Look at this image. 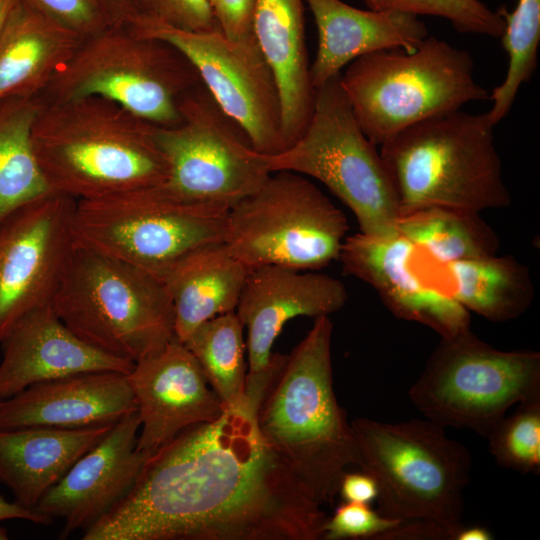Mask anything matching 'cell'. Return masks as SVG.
Segmentation results:
<instances>
[{"instance_id":"cell-1","label":"cell","mask_w":540,"mask_h":540,"mask_svg":"<svg viewBox=\"0 0 540 540\" xmlns=\"http://www.w3.org/2000/svg\"><path fill=\"white\" fill-rule=\"evenodd\" d=\"M249 403L189 427L146 460L83 540H319L321 504L269 447Z\"/></svg>"},{"instance_id":"cell-2","label":"cell","mask_w":540,"mask_h":540,"mask_svg":"<svg viewBox=\"0 0 540 540\" xmlns=\"http://www.w3.org/2000/svg\"><path fill=\"white\" fill-rule=\"evenodd\" d=\"M32 145L50 191L76 201L162 185L169 176L154 125L102 97L44 100Z\"/></svg>"},{"instance_id":"cell-3","label":"cell","mask_w":540,"mask_h":540,"mask_svg":"<svg viewBox=\"0 0 540 540\" xmlns=\"http://www.w3.org/2000/svg\"><path fill=\"white\" fill-rule=\"evenodd\" d=\"M332 331L329 316L315 318L255 413L265 442L321 505L334 501L347 468L357 466L351 424L333 388Z\"/></svg>"},{"instance_id":"cell-4","label":"cell","mask_w":540,"mask_h":540,"mask_svg":"<svg viewBox=\"0 0 540 540\" xmlns=\"http://www.w3.org/2000/svg\"><path fill=\"white\" fill-rule=\"evenodd\" d=\"M487 112L461 109L415 123L381 145L400 215L449 207L474 212L511 204Z\"/></svg>"},{"instance_id":"cell-5","label":"cell","mask_w":540,"mask_h":540,"mask_svg":"<svg viewBox=\"0 0 540 540\" xmlns=\"http://www.w3.org/2000/svg\"><path fill=\"white\" fill-rule=\"evenodd\" d=\"M51 306L82 340L133 363L175 338L172 301L158 276L77 244Z\"/></svg>"},{"instance_id":"cell-6","label":"cell","mask_w":540,"mask_h":540,"mask_svg":"<svg viewBox=\"0 0 540 540\" xmlns=\"http://www.w3.org/2000/svg\"><path fill=\"white\" fill-rule=\"evenodd\" d=\"M340 84L361 130L380 146L415 123L490 98L475 79L469 52L429 35L413 51L355 59Z\"/></svg>"},{"instance_id":"cell-7","label":"cell","mask_w":540,"mask_h":540,"mask_svg":"<svg viewBox=\"0 0 540 540\" xmlns=\"http://www.w3.org/2000/svg\"><path fill=\"white\" fill-rule=\"evenodd\" d=\"M357 466L375 480L378 512L399 521L432 520L460 527L472 456L429 419L350 422Z\"/></svg>"},{"instance_id":"cell-8","label":"cell","mask_w":540,"mask_h":540,"mask_svg":"<svg viewBox=\"0 0 540 540\" xmlns=\"http://www.w3.org/2000/svg\"><path fill=\"white\" fill-rule=\"evenodd\" d=\"M265 159L271 172H295L324 184L352 211L360 233L380 238L399 235L393 178L376 145L358 125L340 74L315 89L312 115L302 135Z\"/></svg>"},{"instance_id":"cell-9","label":"cell","mask_w":540,"mask_h":540,"mask_svg":"<svg viewBox=\"0 0 540 540\" xmlns=\"http://www.w3.org/2000/svg\"><path fill=\"white\" fill-rule=\"evenodd\" d=\"M200 83L197 70L176 47L113 25L82 41L42 97H102L152 125L172 126L180 120L183 97Z\"/></svg>"},{"instance_id":"cell-10","label":"cell","mask_w":540,"mask_h":540,"mask_svg":"<svg viewBox=\"0 0 540 540\" xmlns=\"http://www.w3.org/2000/svg\"><path fill=\"white\" fill-rule=\"evenodd\" d=\"M229 208L183 199L163 184L78 200L74 242L159 277L188 252L223 242Z\"/></svg>"},{"instance_id":"cell-11","label":"cell","mask_w":540,"mask_h":540,"mask_svg":"<svg viewBox=\"0 0 540 540\" xmlns=\"http://www.w3.org/2000/svg\"><path fill=\"white\" fill-rule=\"evenodd\" d=\"M348 228L343 211L313 182L277 171L229 208L223 243L249 270L314 271L338 260Z\"/></svg>"},{"instance_id":"cell-12","label":"cell","mask_w":540,"mask_h":540,"mask_svg":"<svg viewBox=\"0 0 540 540\" xmlns=\"http://www.w3.org/2000/svg\"><path fill=\"white\" fill-rule=\"evenodd\" d=\"M408 396L426 419L487 438L509 408L540 397V353L498 350L470 329L441 338Z\"/></svg>"},{"instance_id":"cell-13","label":"cell","mask_w":540,"mask_h":540,"mask_svg":"<svg viewBox=\"0 0 540 540\" xmlns=\"http://www.w3.org/2000/svg\"><path fill=\"white\" fill-rule=\"evenodd\" d=\"M154 136L170 168L163 185L189 201L231 207L272 173L265 155L252 147L203 83L183 97L179 122L154 125Z\"/></svg>"},{"instance_id":"cell-14","label":"cell","mask_w":540,"mask_h":540,"mask_svg":"<svg viewBox=\"0 0 540 540\" xmlns=\"http://www.w3.org/2000/svg\"><path fill=\"white\" fill-rule=\"evenodd\" d=\"M126 26L139 36L166 41L181 51L257 152L273 155L286 149L278 84L254 33L231 39L220 28L185 31L140 15Z\"/></svg>"},{"instance_id":"cell-15","label":"cell","mask_w":540,"mask_h":540,"mask_svg":"<svg viewBox=\"0 0 540 540\" xmlns=\"http://www.w3.org/2000/svg\"><path fill=\"white\" fill-rule=\"evenodd\" d=\"M75 206L50 192L0 222V343L25 315L51 303L75 245Z\"/></svg>"},{"instance_id":"cell-16","label":"cell","mask_w":540,"mask_h":540,"mask_svg":"<svg viewBox=\"0 0 540 540\" xmlns=\"http://www.w3.org/2000/svg\"><path fill=\"white\" fill-rule=\"evenodd\" d=\"M348 300L345 285L326 274L282 266L249 270L235 312L247 330L246 398L256 409L286 356L273 353L284 325L300 316H329Z\"/></svg>"},{"instance_id":"cell-17","label":"cell","mask_w":540,"mask_h":540,"mask_svg":"<svg viewBox=\"0 0 540 540\" xmlns=\"http://www.w3.org/2000/svg\"><path fill=\"white\" fill-rule=\"evenodd\" d=\"M139 430L137 411L120 418L40 499L36 511L64 520L62 538L92 527L133 489L151 455L137 448Z\"/></svg>"},{"instance_id":"cell-18","label":"cell","mask_w":540,"mask_h":540,"mask_svg":"<svg viewBox=\"0 0 540 540\" xmlns=\"http://www.w3.org/2000/svg\"><path fill=\"white\" fill-rule=\"evenodd\" d=\"M419 250L400 234L346 236L338 261L343 272L369 284L397 318L425 325L441 338L470 329V313L448 290L426 283L413 270Z\"/></svg>"},{"instance_id":"cell-19","label":"cell","mask_w":540,"mask_h":540,"mask_svg":"<svg viewBox=\"0 0 540 540\" xmlns=\"http://www.w3.org/2000/svg\"><path fill=\"white\" fill-rule=\"evenodd\" d=\"M128 377L140 420L137 448L149 454L225 411L198 362L176 337L135 362Z\"/></svg>"},{"instance_id":"cell-20","label":"cell","mask_w":540,"mask_h":540,"mask_svg":"<svg viewBox=\"0 0 540 540\" xmlns=\"http://www.w3.org/2000/svg\"><path fill=\"white\" fill-rule=\"evenodd\" d=\"M0 344V400L36 383L87 372L129 374L134 366L78 337L51 303L25 315Z\"/></svg>"},{"instance_id":"cell-21","label":"cell","mask_w":540,"mask_h":540,"mask_svg":"<svg viewBox=\"0 0 540 540\" xmlns=\"http://www.w3.org/2000/svg\"><path fill=\"white\" fill-rule=\"evenodd\" d=\"M137 411L128 374L99 371L33 384L0 401V430L113 424Z\"/></svg>"},{"instance_id":"cell-22","label":"cell","mask_w":540,"mask_h":540,"mask_svg":"<svg viewBox=\"0 0 540 540\" xmlns=\"http://www.w3.org/2000/svg\"><path fill=\"white\" fill-rule=\"evenodd\" d=\"M317 29V51L310 64L316 89L341 74L355 59L381 50H415L428 36L418 16L362 10L342 0H305Z\"/></svg>"},{"instance_id":"cell-23","label":"cell","mask_w":540,"mask_h":540,"mask_svg":"<svg viewBox=\"0 0 540 540\" xmlns=\"http://www.w3.org/2000/svg\"><path fill=\"white\" fill-rule=\"evenodd\" d=\"M253 33L278 84L287 148L304 132L314 107L305 0H254Z\"/></svg>"},{"instance_id":"cell-24","label":"cell","mask_w":540,"mask_h":540,"mask_svg":"<svg viewBox=\"0 0 540 540\" xmlns=\"http://www.w3.org/2000/svg\"><path fill=\"white\" fill-rule=\"evenodd\" d=\"M113 424L0 430V482L11 490L17 504L35 510L43 495Z\"/></svg>"},{"instance_id":"cell-25","label":"cell","mask_w":540,"mask_h":540,"mask_svg":"<svg viewBox=\"0 0 540 540\" xmlns=\"http://www.w3.org/2000/svg\"><path fill=\"white\" fill-rule=\"evenodd\" d=\"M83 40L19 0L0 39V102L42 96Z\"/></svg>"},{"instance_id":"cell-26","label":"cell","mask_w":540,"mask_h":540,"mask_svg":"<svg viewBox=\"0 0 540 540\" xmlns=\"http://www.w3.org/2000/svg\"><path fill=\"white\" fill-rule=\"evenodd\" d=\"M249 269L223 242L183 255L159 276L171 298L175 337L184 342L204 322L236 310Z\"/></svg>"},{"instance_id":"cell-27","label":"cell","mask_w":540,"mask_h":540,"mask_svg":"<svg viewBox=\"0 0 540 540\" xmlns=\"http://www.w3.org/2000/svg\"><path fill=\"white\" fill-rule=\"evenodd\" d=\"M449 293L468 312L492 322L514 320L534 298L529 269L511 255H490L443 265Z\"/></svg>"},{"instance_id":"cell-28","label":"cell","mask_w":540,"mask_h":540,"mask_svg":"<svg viewBox=\"0 0 540 540\" xmlns=\"http://www.w3.org/2000/svg\"><path fill=\"white\" fill-rule=\"evenodd\" d=\"M42 96L0 102V222L50 189L37 162L32 128Z\"/></svg>"},{"instance_id":"cell-29","label":"cell","mask_w":540,"mask_h":540,"mask_svg":"<svg viewBox=\"0 0 540 540\" xmlns=\"http://www.w3.org/2000/svg\"><path fill=\"white\" fill-rule=\"evenodd\" d=\"M398 233L441 265L497 254L500 242L479 212L426 207L400 215Z\"/></svg>"},{"instance_id":"cell-30","label":"cell","mask_w":540,"mask_h":540,"mask_svg":"<svg viewBox=\"0 0 540 540\" xmlns=\"http://www.w3.org/2000/svg\"><path fill=\"white\" fill-rule=\"evenodd\" d=\"M244 325L235 311L198 326L183 342L198 362L209 385L225 409L248 402Z\"/></svg>"},{"instance_id":"cell-31","label":"cell","mask_w":540,"mask_h":540,"mask_svg":"<svg viewBox=\"0 0 540 540\" xmlns=\"http://www.w3.org/2000/svg\"><path fill=\"white\" fill-rule=\"evenodd\" d=\"M505 20L501 38L509 62L503 82L490 94L492 107L488 115L496 126L512 108L521 86L529 81L537 68L540 42V0H517L512 12L501 7Z\"/></svg>"},{"instance_id":"cell-32","label":"cell","mask_w":540,"mask_h":540,"mask_svg":"<svg viewBox=\"0 0 540 540\" xmlns=\"http://www.w3.org/2000/svg\"><path fill=\"white\" fill-rule=\"evenodd\" d=\"M489 450L502 467L520 473L540 472V397L518 404L487 437Z\"/></svg>"},{"instance_id":"cell-33","label":"cell","mask_w":540,"mask_h":540,"mask_svg":"<svg viewBox=\"0 0 540 540\" xmlns=\"http://www.w3.org/2000/svg\"><path fill=\"white\" fill-rule=\"evenodd\" d=\"M368 9L428 15L449 21L459 32L500 38L505 20L480 0H363Z\"/></svg>"},{"instance_id":"cell-34","label":"cell","mask_w":540,"mask_h":540,"mask_svg":"<svg viewBox=\"0 0 540 540\" xmlns=\"http://www.w3.org/2000/svg\"><path fill=\"white\" fill-rule=\"evenodd\" d=\"M43 16L82 39L94 36L113 22L98 0H24Z\"/></svg>"},{"instance_id":"cell-35","label":"cell","mask_w":540,"mask_h":540,"mask_svg":"<svg viewBox=\"0 0 540 540\" xmlns=\"http://www.w3.org/2000/svg\"><path fill=\"white\" fill-rule=\"evenodd\" d=\"M399 522L381 515L370 504L343 502L331 517L328 516L323 539L376 540L380 534L394 528Z\"/></svg>"},{"instance_id":"cell-36","label":"cell","mask_w":540,"mask_h":540,"mask_svg":"<svg viewBox=\"0 0 540 540\" xmlns=\"http://www.w3.org/2000/svg\"><path fill=\"white\" fill-rule=\"evenodd\" d=\"M138 15L185 31L220 28L208 0H135Z\"/></svg>"},{"instance_id":"cell-37","label":"cell","mask_w":540,"mask_h":540,"mask_svg":"<svg viewBox=\"0 0 540 540\" xmlns=\"http://www.w3.org/2000/svg\"><path fill=\"white\" fill-rule=\"evenodd\" d=\"M221 31L231 39L253 34L254 0H208Z\"/></svg>"},{"instance_id":"cell-38","label":"cell","mask_w":540,"mask_h":540,"mask_svg":"<svg viewBox=\"0 0 540 540\" xmlns=\"http://www.w3.org/2000/svg\"><path fill=\"white\" fill-rule=\"evenodd\" d=\"M462 526L452 527L432 520L400 521L376 540H455Z\"/></svg>"},{"instance_id":"cell-39","label":"cell","mask_w":540,"mask_h":540,"mask_svg":"<svg viewBox=\"0 0 540 540\" xmlns=\"http://www.w3.org/2000/svg\"><path fill=\"white\" fill-rule=\"evenodd\" d=\"M338 494L344 502L370 504L377 498L378 487L371 475L361 471L345 472L339 484Z\"/></svg>"},{"instance_id":"cell-40","label":"cell","mask_w":540,"mask_h":540,"mask_svg":"<svg viewBox=\"0 0 540 540\" xmlns=\"http://www.w3.org/2000/svg\"><path fill=\"white\" fill-rule=\"evenodd\" d=\"M11 519L26 520L41 525H48L53 521L36 510L24 508L16 502H9L0 496V521ZM0 539H7L6 531L1 527Z\"/></svg>"},{"instance_id":"cell-41","label":"cell","mask_w":540,"mask_h":540,"mask_svg":"<svg viewBox=\"0 0 540 540\" xmlns=\"http://www.w3.org/2000/svg\"><path fill=\"white\" fill-rule=\"evenodd\" d=\"M114 25L126 26L138 15L135 0H98Z\"/></svg>"},{"instance_id":"cell-42","label":"cell","mask_w":540,"mask_h":540,"mask_svg":"<svg viewBox=\"0 0 540 540\" xmlns=\"http://www.w3.org/2000/svg\"><path fill=\"white\" fill-rule=\"evenodd\" d=\"M491 532L482 526L463 525L456 534L455 540H491Z\"/></svg>"},{"instance_id":"cell-43","label":"cell","mask_w":540,"mask_h":540,"mask_svg":"<svg viewBox=\"0 0 540 540\" xmlns=\"http://www.w3.org/2000/svg\"><path fill=\"white\" fill-rule=\"evenodd\" d=\"M19 0H0V39L5 29L11 11Z\"/></svg>"},{"instance_id":"cell-44","label":"cell","mask_w":540,"mask_h":540,"mask_svg":"<svg viewBox=\"0 0 540 540\" xmlns=\"http://www.w3.org/2000/svg\"><path fill=\"white\" fill-rule=\"evenodd\" d=\"M1 401V400H0Z\"/></svg>"}]
</instances>
